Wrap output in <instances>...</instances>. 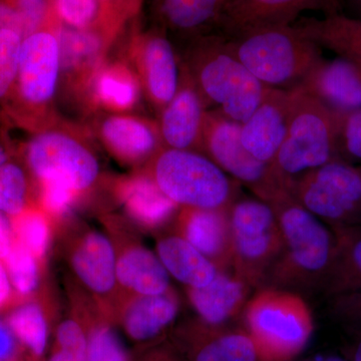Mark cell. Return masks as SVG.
Returning <instances> with one entry per match:
<instances>
[{"label": "cell", "mask_w": 361, "mask_h": 361, "mask_svg": "<svg viewBox=\"0 0 361 361\" xmlns=\"http://www.w3.org/2000/svg\"><path fill=\"white\" fill-rule=\"evenodd\" d=\"M180 61L208 111H217L233 122H245L271 89L236 58L220 33L188 42Z\"/></svg>", "instance_id": "cell-1"}, {"label": "cell", "mask_w": 361, "mask_h": 361, "mask_svg": "<svg viewBox=\"0 0 361 361\" xmlns=\"http://www.w3.org/2000/svg\"><path fill=\"white\" fill-rule=\"evenodd\" d=\"M269 205L276 215L282 249L267 280L276 287L306 289L331 271L336 247L329 230L289 191Z\"/></svg>", "instance_id": "cell-2"}, {"label": "cell", "mask_w": 361, "mask_h": 361, "mask_svg": "<svg viewBox=\"0 0 361 361\" xmlns=\"http://www.w3.org/2000/svg\"><path fill=\"white\" fill-rule=\"evenodd\" d=\"M226 39L236 58L271 89H296L323 59L319 45L294 25L260 28Z\"/></svg>", "instance_id": "cell-3"}, {"label": "cell", "mask_w": 361, "mask_h": 361, "mask_svg": "<svg viewBox=\"0 0 361 361\" xmlns=\"http://www.w3.org/2000/svg\"><path fill=\"white\" fill-rule=\"evenodd\" d=\"M293 90L286 135L272 161L275 174L289 192L302 176L336 160L341 123V113L299 87Z\"/></svg>", "instance_id": "cell-4"}, {"label": "cell", "mask_w": 361, "mask_h": 361, "mask_svg": "<svg viewBox=\"0 0 361 361\" xmlns=\"http://www.w3.org/2000/svg\"><path fill=\"white\" fill-rule=\"evenodd\" d=\"M180 208L229 209L239 183L199 152L161 148L142 168Z\"/></svg>", "instance_id": "cell-5"}, {"label": "cell", "mask_w": 361, "mask_h": 361, "mask_svg": "<svg viewBox=\"0 0 361 361\" xmlns=\"http://www.w3.org/2000/svg\"><path fill=\"white\" fill-rule=\"evenodd\" d=\"M92 135L87 127L59 118L28 142V167L37 180H63L85 196L102 177Z\"/></svg>", "instance_id": "cell-6"}, {"label": "cell", "mask_w": 361, "mask_h": 361, "mask_svg": "<svg viewBox=\"0 0 361 361\" xmlns=\"http://www.w3.org/2000/svg\"><path fill=\"white\" fill-rule=\"evenodd\" d=\"M246 331L259 361H289L305 348L313 331L310 308L293 292L267 288L245 310Z\"/></svg>", "instance_id": "cell-7"}, {"label": "cell", "mask_w": 361, "mask_h": 361, "mask_svg": "<svg viewBox=\"0 0 361 361\" xmlns=\"http://www.w3.org/2000/svg\"><path fill=\"white\" fill-rule=\"evenodd\" d=\"M229 217L234 273L251 287L260 286L282 249L276 215L260 199H236L229 208Z\"/></svg>", "instance_id": "cell-8"}, {"label": "cell", "mask_w": 361, "mask_h": 361, "mask_svg": "<svg viewBox=\"0 0 361 361\" xmlns=\"http://www.w3.org/2000/svg\"><path fill=\"white\" fill-rule=\"evenodd\" d=\"M56 25L58 20L32 33L21 44L16 92L18 101L37 130L59 118L56 94L61 80V52Z\"/></svg>", "instance_id": "cell-9"}, {"label": "cell", "mask_w": 361, "mask_h": 361, "mask_svg": "<svg viewBox=\"0 0 361 361\" xmlns=\"http://www.w3.org/2000/svg\"><path fill=\"white\" fill-rule=\"evenodd\" d=\"M202 154L265 203L287 191L275 174L272 164L258 160L243 146L241 123L233 122L217 111H207Z\"/></svg>", "instance_id": "cell-10"}, {"label": "cell", "mask_w": 361, "mask_h": 361, "mask_svg": "<svg viewBox=\"0 0 361 361\" xmlns=\"http://www.w3.org/2000/svg\"><path fill=\"white\" fill-rule=\"evenodd\" d=\"M123 54L139 78L144 97L160 113L180 84V58L168 33L156 25L144 32L133 26Z\"/></svg>", "instance_id": "cell-11"}, {"label": "cell", "mask_w": 361, "mask_h": 361, "mask_svg": "<svg viewBox=\"0 0 361 361\" xmlns=\"http://www.w3.org/2000/svg\"><path fill=\"white\" fill-rule=\"evenodd\" d=\"M290 194L318 219L346 220L361 208V171L329 161L297 180Z\"/></svg>", "instance_id": "cell-12"}, {"label": "cell", "mask_w": 361, "mask_h": 361, "mask_svg": "<svg viewBox=\"0 0 361 361\" xmlns=\"http://www.w3.org/2000/svg\"><path fill=\"white\" fill-rule=\"evenodd\" d=\"M73 274L104 310H116L123 293L116 274V250L110 235L92 228L77 230L66 245Z\"/></svg>", "instance_id": "cell-13"}, {"label": "cell", "mask_w": 361, "mask_h": 361, "mask_svg": "<svg viewBox=\"0 0 361 361\" xmlns=\"http://www.w3.org/2000/svg\"><path fill=\"white\" fill-rule=\"evenodd\" d=\"M310 11L341 13V0H225L215 32L230 39L260 28L292 25Z\"/></svg>", "instance_id": "cell-14"}, {"label": "cell", "mask_w": 361, "mask_h": 361, "mask_svg": "<svg viewBox=\"0 0 361 361\" xmlns=\"http://www.w3.org/2000/svg\"><path fill=\"white\" fill-rule=\"evenodd\" d=\"M116 250V274L123 295H158L170 290V278L157 254L135 239L120 219L106 221Z\"/></svg>", "instance_id": "cell-15"}, {"label": "cell", "mask_w": 361, "mask_h": 361, "mask_svg": "<svg viewBox=\"0 0 361 361\" xmlns=\"http://www.w3.org/2000/svg\"><path fill=\"white\" fill-rule=\"evenodd\" d=\"M92 132L116 161L135 171L164 148L158 123L135 114H99Z\"/></svg>", "instance_id": "cell-16"}, {"label": "cell", "mask_w": 361, "mask_h": 361, "mask_svg": "<svg viewBox=\"0 0 361 361\" xmlns=\"http://www.w3.org/2000/svg\"><path fill=\"white\" fill-rule=\"evenodd\" d=\"M56 35L61 52L59 87L82 103L85 90L116 42L102 33L80 30L58 20Z\"/></svg>", "instance_id": "cell-17"}, {"label": "cell", "mask_w": 361, "mask_h": 361, "mask_svg": "<svg viewBox=\"0 0 361 361\" xmlns=\"http://www.w3.org/2000/svg\"><path fill=\"white\" fill-rule=\"evenodd\" d=\"M207 111L208 109L193 80L180 65L177 92L158 114L157 123L164 148L202 153Z\"/></svg>", "instance_id": "cell-18"}, {"label": "cell", "mask_w": 361, "mask_h": 361, "mask_svg": "<svg viewBox=\"0 0 361 361\" xmlns=\"http://www.w3.org/2000/svg\"><path fill=\"white\" fill-rule=\"evenodd\" d=\"M294 90L270 89L258 108L241 123V141L252 156L272 164L286 135Z\"/></svg>", "instance_id": "cell-19"}, {"label": "cell", "mask_w": 361, "mask_h": 361, "mask_svg": "<svg viewBox=\"0 0 361 361\" xmlns=\"http://www.w3.org/2000/svg\"><path fill=\"white\" fill-rule=\"evenodd\" d=\"M111 192L128 219L142 229H160L180 210L145 169L111 180Z\"/></svg>", "instance_id": "cell-20"}, {"label": "cell", "mask_w": 361, "mask_h": 361, "mask_svg": "<svg viewBox=\"0 0 361 361\" xmlns=\"http://www.w3.org/2000/svg\"><path fill=\"white\" fill-rule=\"evenodd\" d=\"M176 233L189 242L218 271L233 268V243L229 209L180 208Z\"/></svg>", "instance_id": "cell-21"}, {"label": "cell", "mask_w": 361, "mask_h": 361, "mask_svg": "<svg viewBox=\"0 0 361 361\" xmlns=\"http://www.w3.org/2000/svg\"><path fill=\"white\" fill-rule=\"evenodd\" d=\"M141 82L125 59H106L90 80L82 104L99 114H133L141 104Z\"/></svg>", "instance_id": "cell-22"}, {"label": "cell", "mask_w": 361, "mask_h": 361, "mask_svg": "<svg viewBox=\"0 0 361 361\" xmlns=\"http://www.w3.org/2000/svg\"><path fill=\"white\" fill-rule=\"evenodd\" d=\"M297 87L337 113L361 110V65L348 59H322Z\"/></svg>", "instance_id": "cell-23"}, {"label": "cell", "mask_w": 361, "mask_h": 361, "mask_svg": "<svg viewBox=\"0 0 361 361\" xmlns=\"http://www.w3.org/2000/svg\"><path fill=\"white\" fill-rule=\"evenodd\" d=\"M225 0H151L155 25L191 42L216 32Z\"/></svg>", "instance_id": "cell-24"}, {"label": "cell", "mask_w": 361, "mask_h": 361, "mask_svg": "<svg viewBox=\"0 0 361 361\" xmlns=\"http://www.w3.org/2000/svg\"><path fill=\"white\" fill-rule=\"evenodd\" d=\"M185 331V345L192 361H258L246 330L210 325L199 320Z\"/></svg>", "instance_id": "cell-25"}, {"label": "cell", "mask_w": 361, "mask_h": 361, "mask_svg": "<svg viewBox=\"0 0 361 361\" xmlns=\"http://www.w3.org/2000/svg\"><path fill=\"white\" fill-rule=\"evenodd\" d=\"M179 308V299L171 288L158 295H122L115 311L130 338L148 341L174 322Z\"/></svg>", "instance_id": "cell-26"}, {"label": "cell", "mask_w": 361, "mask_h": 361, "mask_svg": "<svg viewBox=\"0 0 361 361\" xmlns=\"http://www.w3.org/2000/svg\"><path fill=\"white\" fill-rule=\"evenodd\" d=\"M250 288V285L235 273L218 271L213 281L207 286L187 287V296L201 322L224 325L245 305Z\"/></svg>", "instance_id": "cell-27"}, {"label": "cell", "mask_w": 361, "mask_h": 361, "mask_svg": "<svg viewBox=\"0 0 361 361\" xmlns=\"http://www.w3.org/2000/svg\"><path fill=\"white\" fill-rule=\"evenodd\" d=\"M292 25L320 47L361 65V18L341 13L322 18H300Z\"/></svg>", "instance_id": "cell-28"}, {"label": "cell", "mask_w": 361, "mask_h": 361, "mask_svg": "<svg viewBox=\"0 0 361 361\" xmlns=\"http://www.w3.org/2000/svg\"><path fill=\"white\" fill-rule=\"evenodd\" d=\"M156 251L169 274L187 287H205L217 275L216 266L176 232L161 235Z\"/></svg>", "instance_id": "cell-29"}, {"label": "cell", "mask_w": 361, "mask_h": 361, "mask_svg": "<svg viewBox=\"0 0 361 361\" xmlns=\"http://www.w3.org/2000/svg\"><path fill=\"white\" fill-rule=\"evenodd\" d=\"M59 23L71 28L102 33L118 40L129 21L99 0H52Z\"/></svg>", "instance_id": "cell-30"}, {"label": "cell", "mask_w": 361, "mask_h": 361, "mask_svg": "<svg viewBox=\"0 0 361 361\" xmlns=\"http://www.w3.org/2000/svg\"><path fill=\"white\" fill-rule=\"evenodd\" d=\"M13 218L16 239L39 262L44 260L51 245V218L40 208H26Z\"/></svg>", "instance_id": "cell-31"}, {"label": "cell", "mask_w": 361, "mask_h": 361, "mask_svg": "<svg viewBox=\"0 0 361 361\" xmlns=\"http://www.w3.org/2000/svg\"><path fill=\"white\" fill-rule=\"evenodd\" d=\"M8 324L11 331L33 355H44L49 327L42 305L35 302L23 304L9 316Z\"/></svg>", "instance_id": "cell-32"}, {"label": "cell", "mask_w": 361, "mask_h": 361, "mask_svg": "<svg viewBox=\"0 0 361 361\" xmlns=\"http://www.w3.org/2000/svg\"><path fill=\"white\" fill-rule=\"evenodd\" d=\"M14 290L28 296L39 284V261L16 239L8 257L4 261Z\"/></svg>", "instance_id": "cell-33"}, {"label": "cell", "mask_w": 361, "mask_h": 361, "mask_svg": "<svg viewBox=\"0 0 361 361\" xmlns=\"http://www.w3.org/2000/svg\"><path fill=\"white\" fill-rule=\"evenodd\" d=\"M28 183L23 169L6 161L0 166V211L16 217L26 209Z\"/></svg>", "instance_id": "cell-34"}, {"label": "cell", "mask_w": 361, "mask_h": 361, "mask_svg": "<svg viewBox=\"0 0 361 361\" xmlns=\"http://www.w3.org/2000/svg\"><path fill=\"white\" fill-rule=\"evenodd\" d=\"M39 183L40 209L54 220L63 219L84 197L63 180L42 179Z\"/></svg>", "instance_id": "cell-35"}, {"label": "cell", "mask_w": 361, "mask_h": 361, "mask_svg": "<svg viewBox=\"0 0 361 361\" xmlns=\"http://www.w3.org/2000/svg\"><path fill=\"white\" fill-rule=\"evenodd\" d=\"M23 37L11 30H0V99L13 90L18 78Z\"/></svg>", "instance_id": "cell-36"}, {"label": "cell", "mask_w": 361, "mask_h": 361, "mask_svg": "<svg viewBox=\"0 0 361 361\" xmlns=\"http://www.w3.org/2000/svg\"><path fill=\"white\" fill-rule=\"evenodd\" d=\"M87 361H128L122 344L108 325H97L90 334Z\"/></svg>", "instance_id": "cell-37"}, {"label": "cell", "mask_w": 361, "mask_h": 361, "mask_svg": "<svg viewBox=\"0 0 361 361\" xmlns=\"http://www.w3.org/2000/svg\"><path fill=\"white\" fill-rule=\"evenodd\" d=\"M11 4L20 14L26 37L56 23L52 0H13Z\"/></svg>", "instance_id": "cell-38"}, {"label": "cell", "mask_w": 361, "mask_h": 361, "mask_svg": "<svg viewBox=\"0 0 361 361\" xmlns=\"http://www.w3.org/2000/svg\"><path fill=\"white\" fill-rule=\"evenodd\" d=\"M338 152L361 161V110L341 114Z\"/></svg>", "instance_id": "cell-39"}, {"label": "cell", "mask_w": 361, "mask_h": 361, "mask_svg": "<svg viewBox=\"0 0 361 361\" xmlns=\"http://www.w3.org/2000/svg\"><path fill=\"white\" fill-rule=\"evenodd\" d=\"M336 255L341 256L342 277L351 280L350 284L361 283V237L349 240L348 244L344 242L341 253Z\"/></svg>", "instance_id": "cell-40"}, {"label": "cell", "mask_w": 361, "mask_h": 361, "mask_svg": "<svg viewBox=\"0 0 361 361\" xmlns=\"http://www.w3.org/2000/svg\"><path fill=\"white\" fill-rule=\"evenodd\" d=\"M0 30H13L21 35L23 39L26 37L23 20L11 2H0Z\"/></svg>", "instance_id": "cell-41"}, {"label": "cell", "mask_w": 361, "mask_h": 361, "mask_svg": "<svg viewBox=\"0 0 361 361\" xmlns=\"http://www.w3.org/2000/svg\"><path fill=\"white\" fill-rule=\"evenodd\" d=\"M123 16L127 21H133L141 13L144 0H99Z\"/></svg>", "instance_id": "cell-42"}, {"label": "cell", "mask_w": 361, "mask_h": 361, "mask_svg": "<svg viewBox=\"0 0 361 361\" xmlns=\"http://www.w3.org/2000/svg\"><path fill=\"white\" fill-rule=\"evenodd\" d=\"M0 211V260L6 261L13 249L16 237L11 221Z\"/></svg>", "instance_id": "cell-43"}, {"label": "cell", "mask_w": 361, "mask_h": 361, "mask_svg": "<svg viewBox=\"0 0 361 361\" xmlns=\"http://www.w3.org/2000/svg\"><path fill=\"white\" fill-rule=\"evenodd\" d=\"M337 307L344 314L353 316V317H361V294L344 296L337 303Z\"/></svg>", "instance_id": "cell-44"}, {"label": "cell", "mask_w": 361, "mask_h": 361, "mask_svg": "<svg viewBox=\"0 0 361 361\" xmlns=\"http://www.w3.org/2000/svg\"><path fill=\"white\" fill-rule=\"evenodd\" d=\"M14 353V341L13 334L0 323V361H7Z\"/></svg>", "instance_id": "cell-45"}, {"label": "cell", "mask_w": 361, "mask_h": 361, "mask_svg": "<svg viewBox=\"0 0 361 361\" xmlns=\"http://www.w3.org/2000/svg\"><path fill=\"white\" fill-rule=\"evenodd\" d=\"M4 263L0 260V307H4L6 304L8 303L11 300V282L9 279L8 273H7L6 267L4 265Z\"/></svg>", "instance_id": "cell-46"}, {"label": "cell", "mask_w": 361, "mask_h": 361, "mask_svg": "<svg viewBox=\"0 0 361 361\" xmlns=\"http://www.w3.org/2000/svg\"><path fill=\"white\" fill-rule=\"evenodd\" d=\"M87 355H82L70 348H59L49 361H87Z\"/></svg>", "instance_id": "cell-47"}, {"label": "cell", "mask_w": 361, "mask_h": 361, "mask_svg": "<svg viewBox=\"0 0 361 361\" xmlns=\"http://www.w3.org/2000/svg\"><path fill=\"white\" fill-rule=\"evenodd\" d=\"M348 1L351 6H353V8L355 9L356 14H357L355 18H361V0H348Z\"/></svg>", "instance_id": "cell-48"}, {"label": "cell", "mask_w": 361, "mask_h": 361, "mask_svg": "<svg viewBox=\"0 0 361 361\" xmlns=\"http://www.w3.org/2000/svg\"><path fill=\"white\" fill-rule=\"evenodd\" d=\"M6 161H7L6 149L0 144V166L4 165Z\"/></svg>", "instance_id": "cell-49"}, {"label": "cell", "mask_w": 361, "mask_h": 361, "mask_svg": "<svg viewBox=\"0 0 361 361\" xmlns=\"http://www.w3.org/2000/svg\"><path fill=\"white\" fill-rule=\"evenodd\" d=\"M355 361H361V339L360 343H358L357 348H356Z\"/></svg>", "instance_id": "cell-50"}, {"label": "cell", "mask_w": 361, "mask_h": 361, "mask_svg": "<svg viewBox=\"0 0 361 361\" xmlns=\"http://www.w3.org/2000/svg\"><path fill=\"white\" fill-rule=\"evenodd\" d=\"M157 361H174L172 358L169 357L168 355H161L157 360Z\"/></svg>", "instance_id": "cell-51"}, {"label": "cell", "mask_w": 361, "mask_h": 361, "mask_svg": "<svg viewBox=\"0 0 361 361\" xmlns=\"http://www.w3.org/2000/svg\"><path fill=\"white\" fill-rule=\"evenodd\" d=\"M322 361H344V360H341V358H338V357H329V358H325V360H323Z\"/></svg>", "instance_id": "cell-52"}]
</instances>
